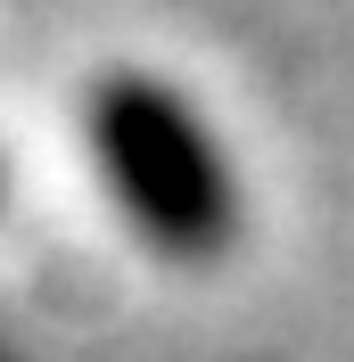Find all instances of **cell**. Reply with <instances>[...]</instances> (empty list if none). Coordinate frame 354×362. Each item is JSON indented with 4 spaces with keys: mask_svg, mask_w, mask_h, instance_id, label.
<instances>
[{
    "mask_svg": "<svg viewBox=\"0 0 354 362\" xmlns=\"http://www.w3.org/2000/svg\"><path fill=\"white\" fill-rule=\"evenodd\" d=\"M0 206H8V157H0Z\"/></svg>",
    "mask_w": 354,
    "mask_h": 362,
    "instance_id": "obj_2",
    "label": "cell"
},
{
    "mask_svg": "<svg viewBox=\"0 0 354 362\" xmlns=\"http://www.w3.org/2000/svg\"><path fill=\"white\" fill-rule=\"evenodd\" d=\"M83 157L108 189L115 223L156 264L206 272L239 247L247 189L215 115L156 66H108L83 90Z\"/></svg>",
    "mask_w": 354,
    "mask_h": 362,
    "instance_id": "obj_1",
    "label": "cell"
}]
</instances>
